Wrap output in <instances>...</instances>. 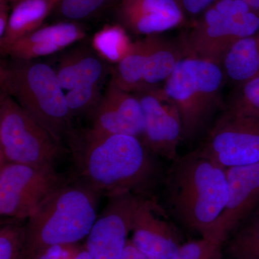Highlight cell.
<instances>
[{
    "instance_id": "6da1fadb",
    "label": "cell",
    "mask_w": 259,
    "mask_h": 259,
    "mask_svg": "<svg viewBox=\"0 0 259 259\" xmlns=\"http://www.w3.org/2000/svg\"><path fill=\"white\" fill-rule=\"evenodd\" d=\"M78 180L100 195L148 196L161 176L154 156L139 138L73 129L66 139Z\"/></svg>"
},
{
    "instance_id": "7a4b0ae2",
    "label": "cell",
    "mask_w": 259,
    "mask_h": 259,
    "mask_svg": "<svg viewBox=\"0 0 259 259\" xmlns=\"http://www.w3.org/2000/svg\"><path fill=\"white\" fill-rule=\"evenodd\" d=\"M164 190L170 214L207 239L228 200L227 168L194 150L172 161Z\"/></svg>"
},
{
    "instance_id": "3957f363",
    "label": "cell",
    "mask_w": 259,
    "mask_h": 259,
    "mask_svg": "<svg viewBox=\"0 0 259 259\" xmlns=\"http://www.w3.org/2000/svg\"><path fill=\"white\" fill-rule=\"evenodd\" d=\"M100 194L79 180L51 194L25 225L23 259H41L54 247L88 237L97 217Z\"/></svg>"
},
{
    "instance_id": "277c9868",
    "label": "cell",
    "mask_w": 259,
    "mask_h": 259,
    "mask_svg": "<svg viewBox=\"0 0 259 259\" xmlns=\"http://www.w3.org/2000/svg\"><path fill=\"white\" fill-rule=\"evenodd\" d=\"M25 63L0 69L1 93L25 111L62 144L72 131V115L55 69L45 63Z\"/></svg>"
},
{
    "instance_id": "5b68a950",
    "label": "cell",
    "mask_w": 259,
    "mask_h": 259,
    "mask_svg": "<svg viewBox=\"0 0 259 259\" xmlns=\"http://www.w3.org/2000/svg\"><path fill=\"white\" fill-rule=\"evenodd\" d=\"M225 77L221 65L184 57L166 80L163 88L180 112L182 141H194L207 128L221 106Z\"/></svg>"
},
{
    "instance_id": "8992f818",
    "label": "cell",
    "mask_w": 259,
    "mask_h": 259,
    "mask_svg": "<svg viewBox=\"0 0 259 259\" xmlns=\"http://www.w3.org/2000/svg\"><path fill=\"white\" fill-rule=\"evenodd\" d=\"M258 31V10L239 0H220L178 40L185 57L221 65L225 54L235 42Z\"/></svg>"
},
{
    "instance_id": "52a82bcc",
    "label": "cell",
    "mask_w": 259,
    "mask_h": 259,
    "mask_svg": "<svg viewBox=\"0 0 259 259\" xmlns=\"http://www.w3.org/2000/svg\"><path fill=\"white\" fill-rule=\"evenodd\" d=\"M63 145L13 97L0 95V162L55 166Z\"/></svg>"
},
{
    "instance_id": "ba28073f",
    "label": "cell",
    "mask_w": 259,
    "mask_h": 259,
    "mask_svg": "<svg viewBox=\"0 0 259 259\" xmlns=\"http://www.w3.org/2000/svg\"><path fill=\"white\" fill-rule=\"evenodd\" d=\"M70 180L55 166L0 162V215L9 221L28 220Z\"/></svg>"
},
{
    "instance_id": "9c48e42d",
    "label": "cell",
    "mask_w": 259,
    "mask_h": 259,
    "mask_svg": "<svg viewBox=\"0 0 259 259\" xmlns=\"http://www.w3.org/2000/svg\"><path fill=\"white\" fill-rule=\"evenodd\" d=\"M197 149L226 168L259 163V116L225 110Z\"/></svg>"
},
{
    "instance_id": "30bf717a",
    "label": "cell",
    "mask_w": 259,
    "mask_h": 259,
    "mask_svg": "<svg viewBox=\"0 0 259 259\" xmlns=\"http://www.w3.org/2000/svg\"><path fill=\"white\" fill-rule=\"evenodd\" d=\"M135 95L144 115L143 144L156 157L175 161L182 141V120L176 105L159 87L145 89Z\"/></svg>"
},
{
    "instance_id": "8fae6325",
    "label": "cell",
    "mask_w": 259,
    "mask_h": 259,
    "mask_svg": "<svg viewBox=\"0 0 259 259\" xmlns=\"http://www.w3.org/2000/svg\"><path fill=\"white\" fill-rule=\"evenodd\" d=\"M107 197L106 207L87 237L84 248L93 259L122 258L142 196L125 192Z\"/></svg>"
},
{
    "instance_id": "7c38bea8",
    "label": "cell",
    "mask_w": 259,
    "mask_h": 259,
    "mask_svg": "<svg viewBox=\"0 0 259 259\" xmlns=\"http://www.w3.org/2000/svg\"><path fill=\"white\" fill-rule=\"evenodd\" d=\"M157 199L141 197L133 225V244L151 259H174L183 243L176 226Z\"/></svg>"
},
{
    "instance_id": "4fadbf2b",
    "label": "cell",
    "mask_w": 259,
    "mask_h": 259,
    "mask_svg": "<svg viewBox=\"0 0 259 259\" xmlns=\"http://www.w3.org/2000/svg\"><path fill=\"white\" fill-rule=\"evenodd\" d=\"M228 197L209 241L223 245L259 205V163L227 168Z\"/></svg>"
},
{
    "instance_id": "5bb4252c",
    "label": "cell",
    "mask_w": 259,
    "mask_h": 259,
    "mask_svg": "<svg viewBox=\"0 0 259 259\" xmlns=\"http://www.w3.org/2000/svg\"><path fill=\"white\" fill-rule=\"evenodd\" d=\"M94 132L103 135H127L141 139L144 115L139 98L110 81L106 92L90 113Z\"/></svg>"
},
{
    "instance_id": "9a60e30c",
    "label": "cell",
    "mask_w": 259,
    "mask_h": 259,
    "mask_svg": "<svg viewBox=\"0 0 259 259\" xmlns=\"http://www.w3.org/2000/svg\"><path fill=\"white\" fill-rule=\"evenodd\" d=\"M122 26L136 35H158L182 23L176 0H122L117 10Z\"/></svg>"
},
{
    "instance_id": "2e32d148",
    "label": "cell",
    "mask_w": 259,
    "mask_h": 259,
    "mask_svg": "<svg viewBox=\"0 0 259 259\" xmlns=\"http://www.w3.org/2000/svg\"><path fill=\"white\" fill-rule=\"evenodd\" d=\"M86 36L84 29L75 22H63L41 27L18 39L2 54L23 61L59 52Z\"/></svg>"
},
{
    "instance_id": "e0dca14e",
    "label": "cell",
    "mask_w": 259,
    "mask_h": 259,
    "mask_svg": "<svg viewBox=\"0 0 259 259\" xmlns=\"http://www.w3.org/2000/svg\"><path fill=\"white\" fill-rule=\"evenodd\" d=\"M56 71L61 87L69 91L80 87L102 85L107 66L98 54L88 49H78L63 56Z\"/></svg>"
},
{
    "instance_id": "ac0fdd59",
    "label": "cell",
    "mask_w": 259,
    "mask_h": 259,
    "mask_svg": "<svg viewBox=\"0 0 259 259\" xmlns=\"http://www.w3.org/2000/svg\"><path fill=\"white\" fill-rule=\"evenodd\" d=\"M146 40L144 90L165 82L179 61L185 57L178 40H171L158 35H148Z\"/></svg>"
},
{
    "instance_id": "d6986e66",
    "label": "cell",
    "mask_w": 259,
    "mask_h": 259,
    "mask_svg": "<svg viewBox=\"0 0 259 259\" xmlns=\"http://www.w3.org/2000/svg\"><path fill=\"white\" fill-rule=\"evenodd\" d=\"M59 3L60 0H20L13 5L8 28L4 36L0 38V51L41 28Z\"/></svg>"
},
{
    "instance_id": "ffe728a7",
    "label": "cell",
    "mask_w": 259,
    "mask_h": 259,
    "mask_svg": "<svg viewBox=\"0 0 259 259\" xmlns=\"http://www.w3.org/2000/svg\"><path fill=\"white\" fill-rule=\"evenodd\" d=\"M221 66L225 76L234 82L243 83L259 76V39L254 35L235 42Z\"/></svg>"
},
{
    "instance_id": "44dd1931",
    "label": "cell",
    "mask_w": 259,
    "mask_h": 259,
    "mask_svg": "<svg viewBox=\"0 0 259 259\" xmlns=\"http://www.w3.org/2000/svg\"><path fill=\"white\" fill-rule=\"evenodd\" d=\"M226 243L231 259H259V212L242 223Z\"/></svg>"
},
{
    "instance_id": "7402d4cb",
    "label": "cell",
    "mask_w": 259,
    "mask_h": 259,
    "mask_svg": "<svg viewBox=\"0 0 259 259\" xmlns=\"http://www.w3.org/2000/svg\"><path fill=\"white\" fill-rule=\"evenodd\" d=\"M132 45L125 28L120 25H105L95 33L93 39L97 54L116 64L128 54Z\"/></svg>"
},
{
    "instance_id": "603a6c76",
    "label": "cell",
    "mask_w": 259,
    "mask_h": 259,
    "mask_svg": "<svg viewBox=\"0 0 259 259\" xmlns=\"http://www.w3.org/2000/svg\"><path fill=\"white\" fill-rule=\"evenodd\" d=\"M226 111L237 115L259 116V76L242 83L233 94Z\"/></svg>"
},
{
    "instance_id": "cb8c5ba5",
    "label": "cell",
    "mask_w": 259,
    "mask_h": 259,
    "mask_svg": "<svg viewBox=\"0 0 259 259\" xmlns=\"http://www.w3.org/2000/svg\"><path fill=\"white\" fill-rule=\"evenodd\" d=\"M18 221H5L0 228V259H23L25 225Z\"/></svg>"
},
{
    "instance_id": "d4e9b609",
    "label": "cell",
    "mask_w": 259,
    "mask_h": 259,
    "mask_svg": "<svg viewBox=\"0 0 259 259\" xmlns=\"http://www.w3.org/2000/svg\"><path fill=\"white\" fill-rule=\"evenodd\" d=\"M101 85L80 87L66 94V102L72 116L91 113L102 96Z\"/></svg>"
},
{
    "instance_id": "484cf974",
    "label": "cell",
    "mask_w": 259,
    "mask_h": 259,
    "mask_svg": "<svg viewBox=\"0 0 259 259\" xmlns=\"http://www.w3.org/2000/svg\"><path fill=\"white\" fill-rule=\"evenodd\" d=\"M223 245L201 238L181 246L174 259H222Z\"/></svg>"
},
{
    "instance_id": "4316f807",
    "label": "cell",
    "mask_w": 259,
    "mask_h": 259,
    "mask_svg": "<svg viewBox=\"0 0 259 259\" xmlns=\"http://www.w3.org/2000/svg\"><path fill=\"white\" fill-rule=\"evenodd\" d=\"M107 0H60L57 9L68 20H83L101 10Z\"/></svg>"
},
{
    "instance_id": "83f0119b",
    "label": "cell",
    "mask_w": 259,
    "mask_h": 259,
    "mask_svg": "<svg viewBox=\"0 0 259 259\" xmlns=\"http://www.w3.org/2000/svg\"><path fill=\"white\" fill-rule=\"evenodd\" d=\"M186 11L192 15L199 14L215 0H181Z\"/></svg>"
},
{
    "instance_id": "f1b7e54d",
    "label": "cell",
    "mask_w": 259,
    "mask_h": 259,
    "mask_svg": "<svg viewBox=\"0 0 259 259\" xmlns=\"http://www.w3.org/2000/svg\"><path fill=\"white\" fill-rule=\"evenodd\" d=\"M10 13V5L0 3V38L4 36L8 28Z\"/></svg>"
},
{
    "instance_id": "f546056e",
    "label": "cell",
    "mask_w": 259,
    "mask_h": 259,
    "mask_svg": "<svg viewBox=\"0 0 259 259\" xmlns=\"http://www.w3.org/2000/svg\"><path fill=\"white\" fill-rule=\"evenodd\" d=\"M121 259H151L142 252L140 251L131 242V239L127 241L123 254Z\"/></svg>"
},
{
    "instance_id": "4dcf8cb0",
    "label": "cell",
    "mask_w": 259,
    "mask_h": 259,
    "mask_svg": "<svg viewBox=\"0 0 259 259\" xmlns=\"http://www.w3.org/2000/svg\"><path fill=\"white\" fill-rule=\"evenodd\" d=\"M71 259H93V257L88 253V250L83 249L79 250L74 255Z\"/></svg>"
},
{
    "instance_id": "1f68e13d",
    "label": "cell",
    "mask_w": 259,
    "mask_h": 259,
    "mask_svg": "<svg viewBox=\"0 0 259 259\" xmlns=\"http://www.w3.org/2000/svg\"><path fill=\"white\" fill-rule=\"evenodd\" d=\"M255 10L259 11V0H239Z\"/></svg>"
},
{
    "instance_id": "d6a6232c",
    "label": "cell",
    "mask_w": 259,
    "mask_h": 259,
    "mask_svg": "<svg viewBox=\"0 0 259 259\" xmlns=\"http://www.w3.org/2000/svg\"><path fill=\"white\" fill-rule=\"evenodd\" d=\"M20 1V0H0V3H7V4L14 5L15 3H18V2Z\"/></svg>"
}]
</instances>
